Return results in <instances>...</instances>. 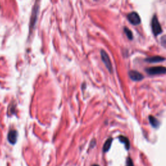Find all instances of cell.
<instances>
[{"label": "cell", "mask_w": 166, "mask_h": 166, "mask_svg": "<svg viewBox=\"0 0 166 166\" xmlns=\"http://www.w3.org/2000/svg\"><path fill=\"white\" fill-rule=\"evenodd\" d=\"M151 27H152V31L153 34L155 36H158L162 32V29L161 27V25L158 20V18L156 15L153 16L151 21Z\"/></svg>", "instance_id": "obj_1"}, {"label": "cell", "mask_w": 166, "mask_h": 166, "mask_svg": "<svg viewBox=\"0 0 166 166\" xmlns=\"http://www.w3.org/2000/svg\"><path fill=\"white\" fill-rule=\"evenodd\" d=\"M147 73L149 75H161L166 73V68L163 66H156V67H151L146 69Z\"/></svg>", "instance_id": "obj_2"}, {"label": "cell", "mask_w": 166, "mask_h": 166, "mask_svg": "<svg viewBox=\"0 0 166 166\" xmlns=\"http://www.w3.org/2000/svg\"><path fill=\"white\" fill-rule=\"evenodd\" d=\"M101 59L103 63L105 64V66L107 67V68L108 69V70L110 72H112V65L109 55H108V54L106 53L105 51H104V50H101Z\"/></svg>", "instance_id": "obj_3"}, {"label": "cell", "mask_w": 166, "mask_h": 166, "mask_svg": "<svg viewBox=\"0 0 166 166\" xmlns=\"http://www.w3.org/2000/svg\"><path fill=\"white\" fill-rule=\"evenodd\" d=\"M127 18L130 22L134 25H138L141 23V18L139 14L136 12H132L129 13L127 16Z\"/></svg>", "instance_id": "obj_4"}, {"label": "cell", "mask_w": 166, "mask_h": 166, "mask_svg": "<svg viewBox=\"0 0 166 166\" xmlns=\"http://www.w3.org/2000/svg\"><path fill=\"white\" fill-rule=\"evenodd\" d=\"M129 75L130 78H131L132 81H141L144 77L142 74L137 71L132 70L131 71H129Z\"/></svg>", "instance_id": "obj_5"}, {"label": "cell", "mask_w": 166, "mask_h": 166, "mask_svg": "<svg viewBox=\"0 0 166 166\" xmlns=\"http://www.w3.org/2000/svg\"><path fill=\"white\" fill-rule=\"evenodd\" d=\"M18 133L15 130H11L8 134V140L11 144H15L17 141Z\"/></svg>", "instance_id": "obj_6"}, {"label": "cell", "mask_w": 166, "mask_h": 166, "mask_svg": "<svg viewBox=\"0 0 166 166\" xmlns=\"http://www.w3.org/2000/svg\"><path fill=\"white\" fill-rule=\"evenodd\" d=\"M38 5L35 6L34 9H33V14H32V18H31V25H30V27L31 28L35 25V24L36 23V21H37V14H38Z\"/></svg>", "instance_id": "obj_7"}, {"label": "cell", "mask_w": 166, "mask_h": 166, "mask_svg": "<svg viewBox=\"0 0 166 166\" xmlns=\"http://www.w3.org/2000/svg\"><path fill=\"white\" fill-rule=\"evenodd\" d=\"M145 61L150 63H156V62H159L165 61V59L162 57L160 56H156V57H149L148 59H147Z\"/></svg>", "instance_id": "obj_8"}, {"label": "cell", "mask_w": 166, "mask_h": 166, "mask_svg": "<svg viewBox=\"0 0 166 166\" xmlns=\"http://www.w3.org/2000/svg\"><path fill=\"white\" fill-rule=\"evenodd\" d=\"M149 119L151 125L154 127V128H158V127H159L160 121H158L157 119L155 118V117L153 116V115H150V116L149 117Z\"/></svg>", "instance_id": "obj_9"}, {"label": "cell", "mask_w": 166, "mask_h": 166, "mask_svg": "<svg viewBox=\"0 0 166 166\" xmlns=\"http://www.w3.org/2000/svg\"><path fill=\"white\" fill-rule=\"evenodd\" d=\"M119 139L121 141V143H123L125 146V148L128 150L130 148V142H129V139L127 138L125 136H120L119 137Z\"/></svg>", "instance_id": "obj_10"}, {"label": "cell", "mask_w": 166, "mask_h": 166, "mask_svg": "<svg viewBox=\"0 0 166 166\" xmlns=\"http://www.w3.org/2000/svg\"><path fill=\"white\" fill-rule=\"evenodd\" d=\"M112 142V138L108 139L106 141V142L104 144V146H103V151H104V152H107V151L109 150L110 147H111Z\"/></svg>", "instance_id": "obj_11"}, {"label": "cell", "mask_w": 166, "mask_h": 166, "mask_svg": "<svg viewBox=\"0 0 166 166\" xmlns=\"http://www.w3.org/2000/svg\"><path fill=\"white\" fill-rule=\"evenodd\" d=\"M124 32L125 33V34L127 35V37H128L129 39L132 40L133 38V35H132V31L128 29L127 27H125L124 28Z\"/></svg>", "instance_id": "obj_12"}, {"label": "cell", "mask_w": 166, "mask_h": 166, "mask_svg": "<svg viewBox=\"0 0 166 166\" xmlns=\"http://www.w3.org/2000/svg\"><path fill=\"white\" fill-rule=\"evenodd\" d=\"M160 42L162 46L166 49V35H163V37L161 38Z\"/></svg>", "instance_id": "obj_13"}, {"label": "cell", "mask_w": 166, "mask_h": 166, "mask_svg": "<svg viewBox=\"0 0 166 166\" xmlns=\"http://www.w3.org/2000/svg\"><path fill=\"white\" fill-rule=\"evenodd\" d=\"M127 166H134L133 162L131 158H128L127 160Z\"/></svg>", "instance_id": "obj_14"}, {"label": "cell", "mask_w": 166, "mask_h": 166, "mask_svg": "<svg viewBox=\"0 0 166 166\" xmlns=\"http://www.w3.org/2000/svg\"><path fill=\"white\" fill-rule=\"evenodd\" d=\"M92 166H99V165H93Z\"/></svg>", "instance_id": "obj_15"}]
</instances>
